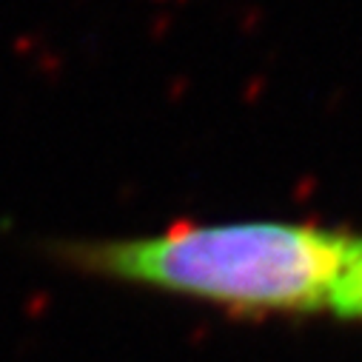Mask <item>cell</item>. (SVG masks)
<instances>
[{
	"label": "cell",
	"mask_w": 362,
	"mask_h": 362,
	"mask_svg": "<svg viewBox=\"0 0 362 362\" xmlns=\"http://www.w3.org/2000/svg\"><path fill=\"white\" fill-rule=\"evenodd\" d=\"M356 237L280 220L174 226L137 237H46L43 259L74 274L192 297L237 314L328 311Z\"/></svg>",
	"instance_id": "6da1fadb"
},
{
	"label": "cell",
	"mask_w": 362,
	"mask_h": 362,
	"mask_svg": "<svg viewBox=\"0 0 362 362\" xmlns=\"http://www.w3.org/2000/svg\"><path fill=\"white\" fill-rule=\"evenodd\" d=\"M331 314L342 320H362V237H356L351 259L345 265V274L331 297Z\"/></svg>",
	"instance_id": "7a4b0ae2"
}]
</instances>
